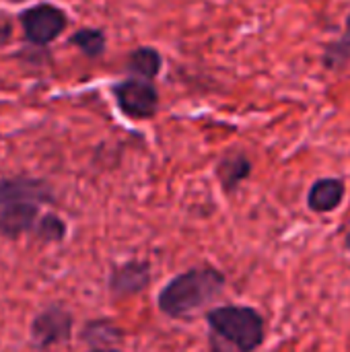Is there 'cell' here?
I'll return each instance as SVG.
<instances>
[{
	"instance_id": "1",
	"label": "cell",
	"mask_w": 350,
	"mask_h": 352,
	"mask_svg": "<svg viewBox=\"0 0 350 352\" xmlns=\"http://www.w3.org/2000/svg\"><path fill=\"white\" fill-rule=\"evenodd\" d=\"M225 274L217 268H192L169 280L159 293V309L171 320H184L215 301L225 289Z\"/></svg>"
},
{
	"instance_id": "2",
	"label": "cell",
	"mask_w": 350,
	"mask_h": 352,
	"mask_svg": "<svg viewBox=\"0 0 350 352\" xmlns=\"http://www.w3.org/2000/svg\"><path fill=\"white\" fill-rule=\"evenodd\" d=\"M206 322L217 336L235 346L237 352L258 351L266 336L264 318L245 305L215 307L206 314Z\"/></svg>"
},
{
	"instance_id": "3",
	"label": "cell",
	"mask_w": 350,
	"mask_h": 352,
	"mask_svg": "<svg viewBox=\"0 0 350 352\" xmlns=\"http://www.w3.org/2000/svg\"><path fill=\"white\" fill-rule=\"evenodd\" d=\"M68 25L66 12L56 4H35L21 12V27L25 39L33 45H47L52 43Z\"/></svg>"
},
{
	"instance_id": "4",
	"label": "cell",
	"mask_w": 350,
	"mask_h": 352,
	"mask_svg": "<svg viewBox=\"0 0 350 352\" xmlns=\"http://www.w3.org/2000/svg\"><path fill=\"white\" fill-rule=\"evenodd\" d=\"M120 111L130 120H151L159 109V93L151 80L128 78L113 87Z\"/></svg>"
},
{
	"instance_id": "5",
	"label": "cell",
	"mask_w": 350,
	"mask_h": 352,
	"mask_svg": "<svg viewBox=\"0 0 350 352\" xmlns=\"http://www.w3.org/2000/svg\"><path fill=\"white\" fill-rule=\"evenodd\" d=\"M54 192L43 179L35 177H4L0 179V206L4 204H50Z\"/></svg>"
},
{
	"instance_id": "6",
	"label": "cell",
	"mask_w": 350,
	"mask_h": 352,
	"mask_svg": "<svg viewBox=\"0 0 350 352\" xmlns=\"http://www.w3.org/2000/svg\"><path fill=\"white\" fill-rule=\"evenodd\" d=\"M72 318L62 307H50L31 324V340L37 349H47L70 338Z\"/></svg>"
},
{
	"instance_id": "7",
	"label": "cell",
	"mask_w": 350,
	"mask_h": 352,
	"mask_svg": "<svg viewBox=\"0 0 350 352\" xmlns=\"http://www.w3.org/2000/svg\"><path fill=\"white\" fill-rule=\"evenodd\" d=\"M151 283V272H149V264L146 262H128L118 266L111 272L109 278V289L113 295L118 297H126V295H134L140 293L146 285Z\"/></svg>"
},
{
	"instance_id": "8",
	"label": "cell",
	"mask_w": 350,
	"mask_h": 352,
	"mask_svg": "<svg viewBox=\"0 0 350 352\" xmlns=\"http://www.w3.org/2000/svg\"><path fill=\"white\" fill-rule=\"evenodd\" d=\"M344 194H347V186H344L342 179H338V177H322V179L314 182V186L309 188L307 206L314 212L326 214V212L336 210L342 204Z\"/></svg>"
},
{
	"instance_id": "9",
	"label": "cell",
	"mask_w": 350,
	"mask_h": 352,
	"mask_svg": "<svg viewBox=\"0 0 350 352\" xmlns=\"http://www.w3.org/2000/svg\"><path fill=\"white\" fill-rule=\"evenodd\" d=\"M37 204H4L0 206V233L6 237H19L33 231L37 223Z\"/></svg>"
},
{
	"instance_id": "10",
	"label": "cell",
	"mask_w": 350,
	"mask_h": 352,
	"mask_svg": "<svg viewBox=\"0 0 350 352\" xmlns=\"http://www.w3.org/2000/svg\"><path fill=\"white\" fill-rule=\"evenodd\" d=\"M252 173V161L243 153H231L217 165V175L225 192L237 190L241 182H245Z\"/></svg>"
},
{
	"instance_id": "11",
	"label": "cell",
	"mask_w": 350,
	"mask_h": 352,
	"mask_svg": "<svg viewBox=\"0 0 350 352\" xmlns=\"http://www.w3.org/2000/svg\"><path fill=\"white\" fill-rule=\"evenodd\" d=\"M161 66H163L161 54L149 45H142L128 56V70L134 72L136 78L153 80L161 72Z\"/></svg>"
},
{
	"instance_id": "12",
	"label": "cell",
	"mask_w": 350,
	"mask_h": 352,
	"mask_svg": "<svg viewBox=\"0 0 350 352\" xmlns=\"http://www.w3.org/2000/svg\"><path fill=\"white\" fill-rule=\"evenodd\" d=\"M70 43L76 45L85 56L97 58L105 50V33L101 29H95V27H85V29H78L70 37Z\"/></svg>"
},
{
	"instance_id": "13",
	"label": "cell",
	"mask_w": 350,
	"mask_h": 352,
	"mask_svg": "<svg viewBox=\"0 0 350 352\" xmlns=\"http://www.w3.org/2000/svg\"><path fill=\"white\" fill-rule=\"evenodd\" d=\"M350 58V16L347 21V33L342 39L330 43L324 52V64L328 68H342Z\"/></svg>"
},
{
	"instance_id": "14",
	"label": "cell",
	"mask_w": 350,
	"mask_h": 352,
	"mask_svg": "<svg viewBox=\"0 0 350 352\" xmlns=\"http://www.w3.org/2000/svg\"><path fill=\"white\" fill-rule=\"evenodd\" d=\"M33 231H35V235H37L39 239H43V241H60V239H64V235H66V225H64V221H62L60 217H56V214H45V217H41V219L35 223Z\"/></svg>"
},
{
	"instance_id": "15",
	"label": "cell",
	"mask_w": 350,
	"mask_h": 352,
	"mask_svg": "<svg viewBox=\"0 0 350 352\" xmlns=\"http://www.w3.org/2000/svg\"><path fill=\"white\" fill-rule=\"evenodd\" d=\"M10 33H12L10 21L6 19V14H0V47L10 39Z\"/></svg>"
},
{
	"instance_id": "16",
	"label": "cell",
	"mask_w": 350,
	"mask_h": 352,
	"mask_svg": "<svg viewBox=\"0 0 350 352\" xmlns=\"http://www.w3.org/2000/svg\"><path fill=\"white\" fill-rule=\"evenodd\" d=\"M344 250L350 252V229H349V233H347V237H344Z\"/></svg>"
},
{
	"instance_id": "17",
	"label": "cell",
	"mask_w": 350,
	"mask_h": 352,
	"mask_svg": "<svg viewBox=\"0 0 350 352\" xmlns=\"http://www.w3.org/2000/svg\"><path fill=\"white\" fill-rule=\"evenodd\" d=\"M91 352H120V351H107V349H101V351H91Z\"/></svg>"
},
{
	"instance_id": "18",
	"label": "cell",
	"mask_w": 350,
	"mask_h": 352,
	"mask_svg": "<svg viewBox=\"0 0 350 352\" xmlns=\"http://www.w3.org/2000/svg\"><path fill=\"white\" fill-rule=\"evenodd\" d=\"M8 2H21V0H8Z\"/></svg>"
}]
</instances>
